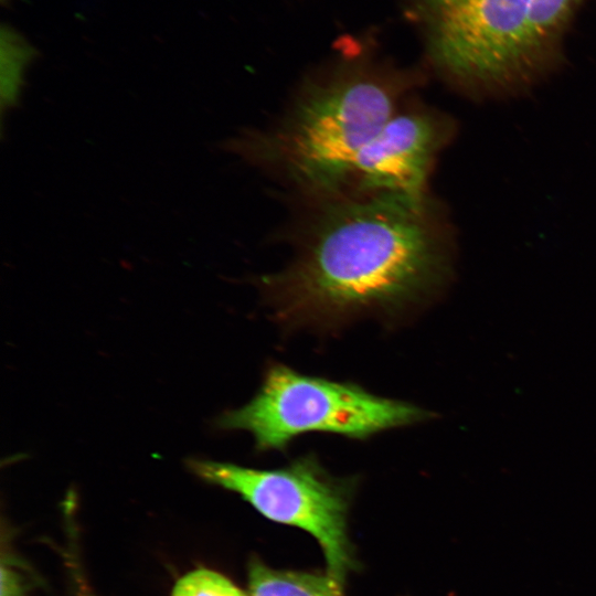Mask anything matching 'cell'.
<instances>
[{
    "mask_svg": "<svg viewBox=\"0 0 596 596\" xmlns=\"http://www.w3.org/2000/svg\"><path fill=\"white\" fill-rule=\"evenodd\" d=\"M454 256L451 226L430 198L362 195L328 203L262 287L281 322L334 327L423 302L448 283Z\"/></svg>",
    "mask_w": 596,
    "mask_h": 596,
    "instance_id": "6da1fadb",
    "label": "cell"
},
{
    "mask_svg": "<svg viewBox=\"0 0 596 596\" xmlns=\"http://www.w3.org/2000/svg\"><path fill=\"white\" fill-rule=\"evenodd\" d=\"M405 82L348 71L308 88L281 125L246 131L225 148L275 167L300 190L334 195L351 179L363 147L398 109Z\"/></svg>",
    "mask_w": 596,
    "mask_h": 596,
    "instance_id": "7a4b0ae2",
    "label": "cell"
},
{
    "mask_svg": "<svg viewBox=\"0 0 596 596\" xmlns=\"http://www.w3.org/2000/svg\"><path fill=\"white\" fill-rule=\"evenodd\" d=\"M432 414L412 403L375 395L358 384L299 373L274 363L257 394L220 416L222 429L252 434L259 451L283 450L298 436L330 433L351 439L409 426Z\"/></svg>",
    "mask_w": 596,
    "mask_h": 596,
    "instance_id": "3957f363",
    "label": "cell"
},
{
    "mask_svg": "<svg viewBox=\"0 0 596 596\" xmlns=\"http://www.w3.org/2000/svg\"><path fill=\"white\" fill-rule=\"evenodd\" d=\"M529 1L422 0L435 66L475 100L530 92L544 77L529 47Z\"/></svg>",
    "mask_w": 596,
    "mask_h": 596,
    "instance_id": "277c9868",
    "label": "cell"
},
{
    "mask_svg": "<svg viewBox=\"0 0 596 596\" xmlns=\"http://www.w3.org/2000/svg\"><path fill=\"white\" fill-rule=\"evenodd\" d=\"M201 479L238 493L262 515L299 528L320 544L327 574L344 585L354 568L347 515L351 489L332 478L316 456L305 455L276 469H255L206 459H192Z\"/></svg>",
    "mask_w": 596,
    "mask_h": 596,
    "instance_id": "5b68a950",
    "label": "cell"
},
{
    "mask_svg": "<svg viewBox=\"0 0 596 596\" xmlns=\"http://www.w3.org/2000/svg\"><path fill=\"white\" fill-rule=\"evenodd\" d=\"M455 132L454 119L439 110L398 108L359 152L350 181L362 195L428 199L433 166Z\"/></svg>",
    "mask_w": 596,
    "mask_h": 596,
    "instance_id": "8992f818",
    "label": "cell"
},
{
    "mask_svg": "<svg viewBox=\"0 0 596 596\" xmlns=\"http://www.w3.org/2000/svg\"><path fill=\"white\" fill-rule=\"evenodd\" d=\"M581 2L582 0L529 1V47L543 77L556 66L565 31Z\"/></svg>",
    "mask_w": 596,
    "mask_h": 596,
    "instance_id": "52a82bcc",
    "label": "cell"
},
{
    "mask_svg": "<svg viewBox=\"0 0 596 596\" xmlns=\"http://www.w3.org/2000/svg\"><path fill=\"white\" fill-rule=\"evenodd\" d=\"M327 573L276 570L255 558L248 565V596H344Z\"/></svg>",
    "mask_w": 596,
    "mask_h": 596,
    "instance_id": "ba28073f",
    "label": "cell"
},
{
    "mask_svg": "<svg viewBox=\"0 0 596 596\" xmlns=\"http://www.w3.org/2000/svg\"><path fill=\"white\" fill-rule=\"evenodd\" d=\"M32 56V50L12 30L2 31V105L12 106L19 94L23 70Z\"/></svg>",
    "mask_w": 596,
    "mask_h": 596,
    "instance_id": "9c48e42d",
    "label": "cell"
},
{
    "mask_svg": "<svg viewBox=\"0 0 596 596\" xmlns=\"http://www.w3.org/2000/svg\"><path fill=\"white\" fill-rule=\"evenodd\" d=\"M172 596H247L223 575L201 568L181 577Z\"/></svg>",
    "mask_w": 596,
    "mask_h": 596,
    "instance_id": "30bf717a",
    "label": "cell"
},
{
    "mask_svg": "<svg viewBox=\"0 0 596 596\" xmlns=\"http://www.w3.org/2000/svg\"><path fill=\"white\" fill-rule=\"evenodd\" d=\"M81 596H91V595H81Z\"/></svg>",
    "mask_w": 596,
    "mask_h": 596,
    "instance_id": "8fae6325",
    "label": "cell"
}]
</instances>
